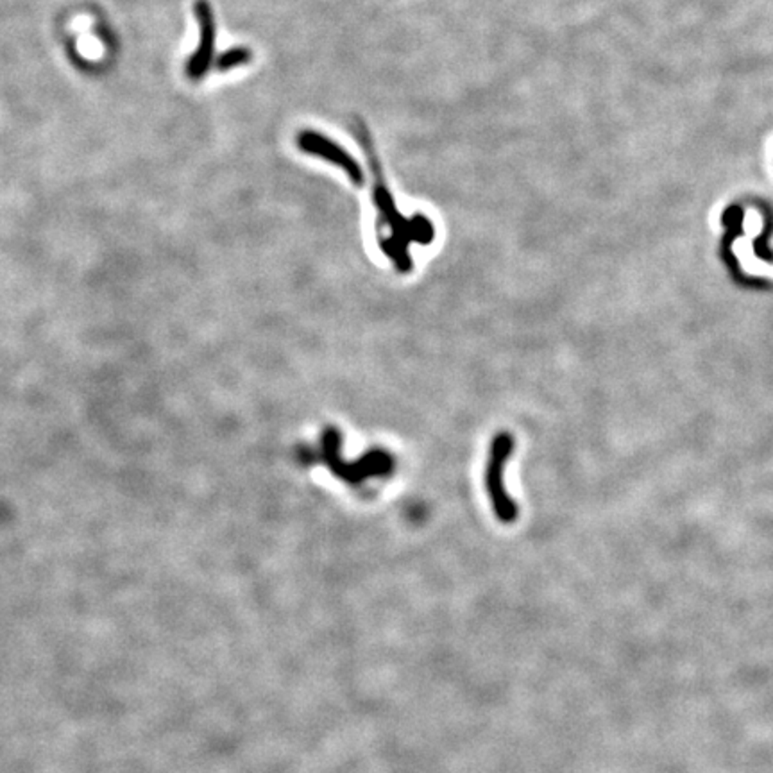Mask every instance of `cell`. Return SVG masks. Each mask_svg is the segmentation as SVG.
I'll return each instance as SVG.
<instances>
[{
	"instance_id": "7a4b0ae2",
	"label": "cell",
	"mask_w": 773,
	"mask_h": 773,
	"mask_svg": "<svg viewBox=\"0 0 773 773\" xmlns=\"http://www.w3.org/2000/svg\"><path fill=\"white\" fill-rule=\"evenodd\" d=\"M194 13L199 22V45L196 52L188 60L187 76L194 81H199L206 76L208 68L213 63V52H215V20L213 13L206 0H196Z\"/></svg>"
},
{
	"instance_id": "6da1fadb",
	"label": "cell",
	"mask_w": 773,
	"mask_h": 773,
	"mask_svg": "<svg viewBox=\"0 0 773 773\" xmlns=\"http://www.w3.org/2000/svg\"><path fill=\"white\" fill-rule=\"evenodd\" d=\"M514 443L511 435L502 433L492 441L489 455V464L485 469V483L489 490L490 499H492V509L502 523H512L518 518V506L514 505L505 490V482H503V469H505L506 459L511 455Z\"/></svg>"
},
{
	"instance_id": "277c9868",
	"label": "cell",
	"mask_w": 773,
	"mask_h": 773,
	"mask_svg": "<svg viewBox=\"0 0 773 773\" xmlns=\"http://www.w3.org/2000/svg\"><path fill=\"white\" fill-rule=\"evenodd\" d=\"M253 58V52L248 47H235L229 48V51L222 52L219 58L215 60V68L219 72H227L231 68L240 67V65H248Z\"/></svg>"
},
{
	"instance_id": "3957f363",
	"label": "cell",
	"mask_w": 773,
	"mask_h": 773,
	"mask_svg": "<svg viewBox=\"0 0 773 773\" xmlns=\"http://www.w3.org/2000/svg\"><path fill=\"white\" fill-rule=\"evenodd\" d=\"M297 147H300L301 151L308 152V154L321 156L323 160L340 167L344 172H346L347 177H349L355 184L363 183L362 168H360V165L351 158L349 152L344 151V149L340 147V145H337L333 140L326 138V136H323L321 133L301 131L300 135H297Z\"/></svg>"
}]
</instances>
